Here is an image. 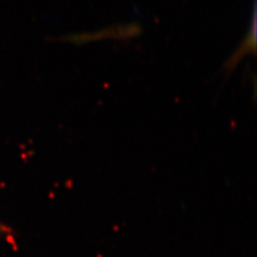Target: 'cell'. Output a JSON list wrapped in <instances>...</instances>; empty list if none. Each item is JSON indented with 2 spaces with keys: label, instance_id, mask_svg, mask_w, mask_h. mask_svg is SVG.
I'll return each mask as SVG.
<instances>
[{
  "label": "cell",
  "instance_id": "cell-1",
  "mask_svg": "<svg viewBox=\"0 0 257 257\" xmlns=\"http://www.w3.org/2000/svg\"><path fill=\"white\" fill-rule=\"evenodd\" d=\"M255 52V27L252 30V34L246 38L245 41L240 45L239 50L236 51V53H234V55L226 61L224 66V70L231 72L234 71L235 68L237 67V64L239 63L240 59L243 57L244 55L248 54V53H254Z\"/></svg>",
  "mask_w": 257,
  "mask_h": 257
}]
</instances>
